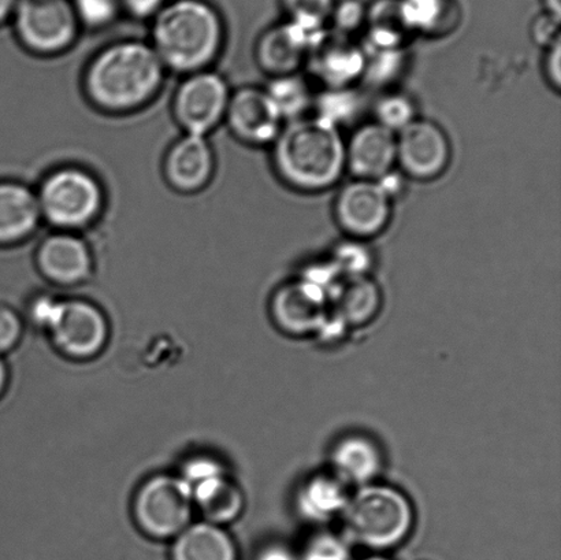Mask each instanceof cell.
Masks as SVG:
<instances>
[{"label": "cell", "instance_id": "cell-33", "mask_svg": "<svg viewBox=\"0 0 561 560\" xmlns=\"http://www.w3.org/2000/svg\"><path fill=\"white\" fill-rule=\"evenodd\" d=\"M299 560H352L348 540L332 532H318L297 553Z\"/></svg>", "mask_w": 561, "mask_h": 560}, {"label": "cell", "instance_id": "cell-9", "mask_svg": "<svg viewBox=\"0 0 561 560\" xmlns=\"http://www.w3.org/2000/svg\"><path fill=\"white\" fill-rule=\"evenodd\" d=\"M232 90L211 69L184 76L175 90L172 112L184 134L210 136L227 117Z\"/></svg>", "mask_w": 561, "mask_h": 560}, {"label": "cell", "instance_id": "cell-43", "mask_svg": "<svg viewBox=\"0 0 561 560\" xmlns=\"http://www.w3.org/2000/svg\"><path fill=\"white\" fill-rule=\"evenodd\" d=\"M5 380H8V372H5L3 361L0 359V393L3 392Z\"/></svg>", "mask_w": 561, "mask_h": 560}, {"label": "cell", "instance_id": "cell-22", "mask_svg": "<svg viewBox=\"0 0 561 560\" xmlns=\"http://www.w3.org/2000/svg\"><path fill=\"white\" fill-rule=\"evenodd\" d=\"M382 306V288L373 276L344 278L332 298V311L348 331L370 325Z\"/></svg>", "mask_w": 561, "mask_h": 560}, {"label": "cell", "instance_id": "cell-26", "mask_svg": "<svg viewBox=\"0 0 561 560\" xmlns=\"http://www.w3.org/2000/svg\"><path fill=\"white\" fill-rule=\"evenodd\" d=\"M400 4L415 35L445 37L460 24V11L454 0H400Z\"/></svg>", "mask_w": 561, "mask_h": 560}, {"label": "cell", "instance_id": "cell-19", "mask_svg": "<svg viewBox=\"0 0 561 560\" xmlns=\"http://www.w3.org/2000/svg\"><path fill=\"white\" fill-rule=\"evenodd\" d=\"M385 466V455L373 437L352 433L335 442L330 453V471L350 488L377 482Z\"/></svg>", "mask_w": 561, "mask_h": 560}, {"label": "cell", "instance_id": "cell-15", "mask_svg": "<svg viewBox=\"0 0 561 560\" xmlns=\"http://www.w3.org/2000/svg\"><path fill=\"white\" fill-rule=\"evenodd\" d=\"M36 263L44 277L65 287L87 282L95 265L88 241L62 230H54L38 243Z\"/></svg>", "mask_w": 561, "mask_h": 560}, {"label": "cell", "instance_id": "cell-11", "mask_svg": "<svg viewBox=\"0 0 561 560\" xmlns=\"http://www.w3.org/2000/svg\"><path fill=\"white\" fill-rule=\"evenodd\" d=\"M192 504L194 499L181 477L161 476L141 488L136 499V515L148 535L163 539L186 528Z\"/></svg>", "mask_w": 561, "mask_h": 560}, {"label": "cell", "instance_id": "cell-5", "mask_svg": "<svg viewBox=\"0 0 561 560\" xmlns=\"http://www.w3.org/2000/svg\"><path fill=\"white\" fill-rule=\"evenodd\" d=\"M35 191L43 221L62 232L81 233L101 218L106 206L101 180L75 164L55 168Z\"/></svg>", "mask_w": 561, "mask_h": 560}, {"label": "cell", "instance_id": "cell-7", "mask_svg": "<svg viewBox=\"0 0 561 560\" xmlns=\"http://www.w3.org/2000/svg\"><path fill=\"white\" fill-rule=\"evenodd\" d=\"M11 19L22 46L42 57L68 52L79 36L70 0H16Z\"/></svg>", "mask_w": 561, "mask_h": 560}, {"label": "cell", "instance_id": "cell-28", "mask_svg": "<svg viewBox=\"0 0 561 560\" xmlns=\"http://www.w3.org/2000/svg\"><path fill=\"white\" fill-rule=\"evenodd\" d=\"M365 76L362 82L385 92L396 90L394 85L409 69L407 49H367Z\"/></svg>", "mask_w": 561, "mask_h": 560}, {"label": "cell", "instance_id": "cell-30", "mask_svg": "<svg viewBox=\"0 0 561 560\" xmlns=\"http://www.w3.org/2000/svg\"><path fill=\"white\" fill-rule=\"evenodd\" d=\"M329 258L344 278L371 276L376 266V254L367 241L345 238L333 247Z\"/></svg>", "mask_w": 561, "mask_h": 560}, {"label": "cell", "instance_id": "cell-37", "mask_svg": "<svg viewBox=\"0 0 561 560\" xmlns=\"http://www.w3.org/2000/svg\"><path fill=\"white\" fill-rule=\"evenodd\" d=\"M542 75L554 93L561 92V41L543 49Z\"/></svg>", "mask_w": 561, "mask_h": 560}, {"label": "cell", "instance_id": "cell-17", "mask_svg": "<svg viewBox=\"0 0 561 560\" xmlns=\"http://www.w3.org/2000/svg\"><path fill=\"white\" fill-rule=\"evenodd\" d=\"M346 173L360 180L378 181L392 173L398 163L396 134L376 121L356 126L345 139Z\"/></svg>", "mask_w": 561, "mask_h": 560}, {"label": "cell", "instance_id": "cell-12", "mask_svg": "<svg viewBox=\"0 0 561 560\" xmlns=\"http://www.w3.org/2000/svg\"><path fill=\"white\" fill-rule=\"evenodd\" d=\"M273 321L290 338L318 336L332 312V299L323 289L297 276L274 290Z\"/></svg>", "mask_w": 561, "mask_h": 560}, {"label": "cell", "instance_id": "cell-21", "mask_svg": "<svg viewBox=\"0 0 561 560\" xmlns=\"http://www.w3.org/2000/svg\"><path fill=\"white\" fill-rule=\"evenodd\" d=\"M351 498L350 487L333 471H318L301 482L296 493V507L302 519L323 525L341 518Z\"/></svg>", "mask_w": 561, "mask_h": 560}, {"label": "cell", "instance_id": "cell-38", "mask_svg": "<svg viewBox=\"0 0 561 560\" xmlns=\"http://www.w3.org/2000/svg\"><path fill=\"white\" fill-rule=\"evenodd\" d=\"M21 336V322L13 310L0 306V354L14 347Z\"/></svg>", "mask_w": 561, "mask_h": 560}, {"label": "cell", "instance_id": "cell-32", "mask_svg": "<svg viewBox=\"0 0 561 560\" xmlns=\"http://www.w3.org/2000/svg\"><path fill=\"white\" fill-rule=\"evenodd\" d=\"M313 106L318 107V117L329 121L341 129V125L355 117L360 108V98L355 88L350 90H323L322 96L316 98Z\"/></svg>", "mask_w": 561, "mask_h": 560}, {"label": "cell", "instance_id": "cell-4", "mask_svg": "<svg viewBox=\"0 0 561 560\" xmlns=\"http://www.w3.org/2000/svg\"><path fill=\"white\" fill-rule=\"evenodd\" d=\"M341 519L346 540L383 553L403 545L415 526V507L399 488L373 482L352 493Z\"/></svg>", "mask_w": 561, "mask_h": 560}, {"label": "cell", "instance_id": "cell-3", "mask_svg": "<svg viewBox=\"0 0 561 560\" xmlns=\"http://www.w3.org/2000/svg\"><path fill=\"white\" fill-rule=\"evenodd\" d=\"M221 15L205 0H174L152 19L151 46L168 71L207 70L225 46Z\"/></svg>", "mask_w": 561, "mask_h": 560}, {"label": "cell", "instance_id": "cell-14", "mask_svg": "<svg viewBox=\"0 0 561 560\" xmlns=\"http://www.w3.org/2000/svg\"><path fill=\"white\" fill-rule=\"evenodd\" d=\"M225 124L243 145L271 147L285 119L266 88L249 85L232 92Z\"/></svg>", "mask_w": 561, "mask_h": 560}, {"label": "cell", "instance_id": "cell-18", "mask_svg": "<svg viewBox=\"0 0 561 560\" xmlns=\"http://www.w3.org/2000/svg\"><path fill=\"white\" fill-rule=\"evenodd\" d=\"M321 35H311L289 21L268 27L256 43L257 66L271 79L299 75L306 68L313 42Z\"/></svg>", "mask_w": 561, "mask_h": 560}, {"label": "cell", "instance_id": "cell-1", "mask_svg": "<svg viewBox=\"0 0 561 560\" xmlns=\"http://www.w3.org/2000/svg\"><path fill=\"white\" fill-rule=\"evenodd\" d=\"M168 70L150 42L119 41L93 55L82 88L93 107L108 114L145 108L159 95Z\"/></svg>", "mask_w": 561, "mask_h": 560}, {"label": "cell", "instance_id": "cell-23", "mask_svg": "<svg viewBox=\"0 0 561 560\" xmlns=\"http://www.w3.org/2000/svg\"><path fill=\"white\" fill-rule=\"evenodd\" d=\"M367 49H407L415 33L405 20L400 0H379L367 9Z\"/></svg>", "mask_w": 561, "mask_h": 560}, {"label": "cell", "instance_id": "cell-41", "mask_svg": "<svg viewBox=\"0 0 561 560\" xmlns=\"http://www.w3.org/2000/svg\"><path fill=\"white\" fill-rule=\"evenodd\" d=\"M16 0H0V25L13 16Z\"/></svg>", "mask_w": 561, "mask_h": 560}, {"label": "cell", "instance_id": "cell-36", "mask_svg": "<svg viewBox=\"0 0 561 560\" xmlns=\"http://www.w3.org/2000/svg\"><path fill=\"white\" fill-rule=\"evenodd\" d=\"M530 37L536 46L547 49L561 41L560 19L542 13L538 15L530 26Z\"/></svg>", "mask_w": 561, "mask_h": 560}, {"label": "cell", "instance_id": "cell-16", "mask_svg": "<svg viewBox=\"0 0 561 560\" xmlns=\"http://www.w3.org/2000/svg\"><path fill=\"white\" fill-rule=\"evenodd\" d=\"M217 157L208 136L184 134L163 158L167 183L181 194H196L211 183Z\"/></svg>", "mask_w": 561, "mask_h": 560}, {"label": "cell", "instance_id": "cell-8", "mask_svg": "<svg viewBox=\"0 0 561 560\" xmlns=\"http://www.w3.org/2000/svg\"><path fill=\"white\" fill-rule=\"evenodd\" d=\"M332 213L346 239L370 243L392 224L394 201L378 181L352 179L335 195Z\"/></svg>", "mask_w": 561, "mask_h": 560}, {"label": "cell", "instance_id": "cell-10", "mask_svg": "<svg viewBox=\"0 0 561 560\" xmlns=\"http://www.w3.org/2000/svg\"><path fill=\"white\" fill-rule=\"evenodd\" d=\"M399 172L407 180L433 183L444 178L454 159V147L447 130L436 121H412L396 134Z\"/></svg>", "mask_w": 561, "mask_h": 560}, {"label": "cell", "instance_id": "cell-25", "mask_svg": "<svg viewBox=\"0 0 561 560\" xmlns=\"http://www.w3.org/2000/svg\"><path fill=\"white\" fill-rule=\"evenodd\" d=\"M192 499L211 523H229L243 510V495L227 476L219 473L190 487Z\"/></svg>", "mask_w": 561, "mask_h": 560}, {"label": "cell", "instance_id": "cell-35", "mask_svg": "<svg viewBox=\"0 0 561 560\" xmlns=\"http://www.w3.org/2000/svg\"><path fill=\"white\" fill-rule=\"evenodd\" d=\"M367 9L359 0H344L335 3L330 24L337 35L352 37L354 33L365 27Z\"/></svg>", "mask_w": 561, "mask_h": 560}, {"label": "cell", "instance_id": "cell-31", "mask_svg": "<svg viewBox=\"0 0 561 560\" xmlns=\"http://www.w3.org/2000/svg\"><path fill=\"white\" fill-rule=\"evenodd\" d=\"M286 21L291 22L311 35H321L330 22L334 0H280Z\"/></svg>", "mask_w": 561, "mask_h": 560}, {"label": "cell", "instance_id": "cell-29", "mask_svg": "<svg viewBox=\"0 0 561 560\" xmlns=\"http://www.w3.org/2000/svg\"><path fill=\"white\" fill-rule=\"evenodd\" d=\"M374 119L383 128L398 134L417 118L416 103L409 93L398 90L381 92L374 103Z\"/></svg>", "mask_w": 561, "mask_h": 560}, {"label": "cell", "instance_id": "cell-2", "mask_svg": "<svg viewBox=\"0 0 561 560\" xmlns=\"http://www.w3.org/2000/svg\"><path fill=\"white\" fill-rule=\"evenodd\" d=\"M271 150L274 174L297 194H323L346 173L344 136L318 115L285 123Z\"/></svg>", "mask_w": 561, "mask_h": 560}, {"label": "cell", "instance_id": "cell-20", "mask_svg": "<svg viewBox=\"0 0 561 560\" xmlns=\"http://www.w3.org/2000/svg\"><path fill=\"white\" fill-rule=\"evenodd\" d=\"M43 222L35 188L16 180H0V247L22 243Z\"/></svg>", "mask_w": 561, "mask_h": 560}, {"label": "cell", "instance_id": "cell-24", "mask_svg": "<svg viewBox=\"0 0 561 560\" xmlns=\"http://www.w3.org/2000/svg\"><path fill=\"white\" fill-rule=\"evenodd\" d=\"M173 560H238V550L227 532L213 524H199L181 532Z\"/></svg>", "mask_w": 561, "mask_h": 560}, {"label": "cell", "instance_id": "cell-40", "mask_svg": "<svg viewBox=\"0 0 561 560\" xmlns=\"http://www.w3.org/2000/svg\"><path fill=\"white\" fill-rule=\"evenodd\" d=\"M256 560H299V556L284 546H271L265 548Z\"/></svg>", "mask_w": 561, "mask_h": 560}, {"label": "cell", "instance_id": "cell-44", "mask_svg": "<svg viewBox=\"0 0 561 560\" xmlns=\"http://www.w3.org/2000/svg\"><path fill=\"white\" fill-rule=\"evenodd\" d=\"M362 560H390V559L385 558L382 556V553H374V556L367 557V558L362 559Z\"/></svg>", "mask_w": 561, "mask_h": 560}, {"label": "cell", "instance_id": "cell-42", "mask_svg": "<svg viewBox=\"0 0 561 560\" xmlns=\"http://www.w3.org/2000/svg\"><path fill=\"white\" fill-rule=\"evenodd\" d=\"M543 13L560 19L561 15V0H542Z\"/></svg>", "mask_w": 561, "mask_h": 560}, {"label": "cell", "instance_id": "cell-34", "mask_svg": "<svg viewBox=\"0 0 561 560\" xmlns=\"http://www.w3.org/2000/svg\"><path fill=\"white\" fill-rule=\"evenodd\" d=\"M77 21L88 27H103L117 19L119 0H70Z\"/></svg>", "mask_w": 561, "mask_h": 560}, {"label": "cell", "instance_id": "cell-6", "mask_svg": "<svg viewBox=\"0 0 561 560\" xmlns=\"http://www.w3.org/2000/svg\"><path fill=\"white\" fill-rule=\"evenodd\" d=\"M32 318L51 332L58 347L71 356H91L107 338V323L98 307L82 300L43 296L32 306Z\"/></svg>", "mask_w": 561, "mask_h": 560}, {"label": "cell", "instance_id": "cell-13", "mask_svg": "<svg viewBox=\"0 0 561 560\" xmlns=\"http://www.w3.org/2000/svg\"><path fill=\"white\" fill-rule=\"evenodd\" d=\"M366 60L365 47L352 37L327 31L313 42L306 68L323 90H350L362 82Z\"/></svg>", "mask_w": 561, "mask_h": 560}, {"label": "cell", "instance_id": "cell-27", "mask_svg": "<svg viewBox=\"0 0 561 560\" xmlns=\"http://www.w3.org/2000/svg\"><path fill=\"white\" fill-rule=\"evenodd\" d=\"M265 88L285 123L305 117L307 110L313 107L316 102L310 82L301 73L271 79V84Z\"/></svg>", "mask_w": 561, "mask_h": 560}, {"label": "cell", "instance_id": "cell-39", "mask_svg": "<svg viewBox=\"0 0 561 560\" xmlns=\"http://www.w3.org/2000/svg\"><path fill=\"white\" fill-rule=\"evenodd\" d=\"M167 4V0H119L121 9L135 19H153Z\"/></svg>", "mask_w": 561, "mask_h": 560}]
</instances>
